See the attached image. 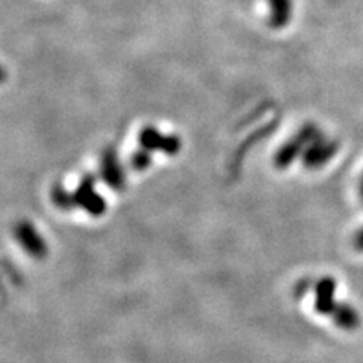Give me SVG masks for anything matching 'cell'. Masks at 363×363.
Returning a JSON list of instances; mask_svg holds the SVG:
<instances>
[{
	"mask_svg": "<svg viewBox=\"0 0 363 363\" xmlns=\"http://www.w3.org/2000/svg\"><path fill=\"white\" fill-rule=\"evenodd\" d=\"M315 303L313 308L320 315L332 316L339 301H336V280L333 277H323L313 285Z\"/></svg>",
	"mask_w": 363,
	"mask_h": 363,
	"instance_id": "obj_1",
	"label": "cell"
},
{
	"mask_svg": "<svg viewBox=\"0 0 363 363\" xmlns=\"http://www.w3.org/2000/svg\"><path fill=\"white\" fill-rule=\"evenodd\" d=\"M17 238L20 244L26 252L33 256V257H44L48 248H45V244L43 241V238L38 235V232L33 229L29 224H21L17 229Z\"/></svg>",
	"mask_w": 363,
	"mask_h": 363,
	"instance_id": "obj_2",
	"label": "cell"
},
{
	"mask_svg": "<svg viewBox=\"0 0 363 363\" xmlns=\"http://www.w3.org/2000/svg\"><path fill=\"white\" fill-rule=\"evenodd\" d=\"M330 318L339 328H342V330H345V332L357 330L360 323H362L360 313L357 312L354 306L350 303H344V301L337 303L336 309Z\"/></svg>",
	"mask_w": 363,
	"mask_h": 363,
	"instance_id": "obj_3",
	"label": "cell"
},
{
	"mask_svg": "<svg viewBox=\"0 0 363 363\" xmlns=\"http://www.w3.org/2000/svg\"><path fill=\"white\" fill-rule=\"evenodd\" d=\"M335 152H336V144L325 141L320 133L313 141V145H311L308 153H306V162H308V165L311 167H320L325 164L328 159L335 155Z\"/></svg>",
	"mask_w": 363,
	"mask_h": 363,
	"instance_id": "obj_4",
	"label": "cell"
},
{
	"mask_svg": "<svg viewBox=\"0 0 363 363\" xmlns=\"http://www.w3.org/2000/svg\"><path fill=\"white\" fill-rule=\"evenodd\" d=\"M354 245L359 252H363V229H360L354 238Z\"/></svg>",
	"mask_w": 363,
	"mask_h": 363,
	"instance_id": "obj_5",
	"label": "cell"
},
{
	"mask_svg": "<svg viewBox=\"0 0 363 363\" xmlns=\"http://www.w3.org/2000/svg\"><path fill=\"white\" fill-rule=\"evenodd\" d=\"M360 196H362V200H363V177H362V182H360Z\"/></svg>",
	"mask_w": 363,
	"mask_h": 363,
	"instance_id": "obj_6",
	"label": "cell"
}]
</instances>
